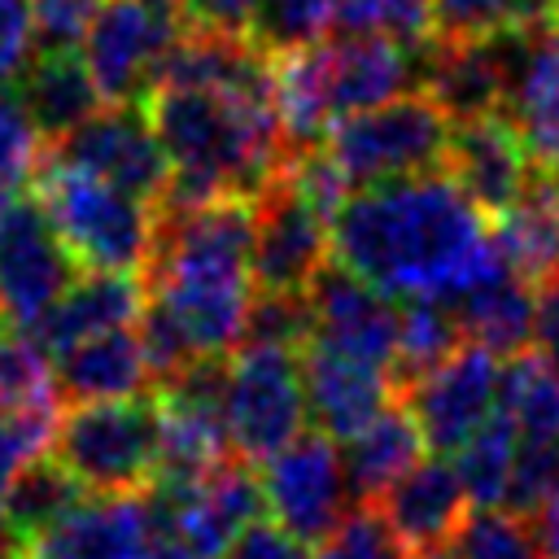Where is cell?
Returning <instances> with one entry per match:
<instances>
[{"label": "cell", "instance_id": "cell-1", "mask_svg": "<svg viewBox=\"0 0 559 559\" xmlns=\"http://www.w3.org/2000/svg\"><path fill=\"white\" fill-rule=\"evenodd\" d=\"M489 214L445 170L367 183L332 218V258L384 297L459 301L476 284L511 271Z\"/></svg>", "mask_w": 559, "mask_h": 559}, {"label": "cell", "instance_id": "cell-2", "mask_svg": "<svg viewBox=\"0 0 559 559\" xmlns=\"http://www.w3.org/2000/svg\"><path fill=\"white\" fill-rule=\"evenodd\" d=\"M140 105L170 162V183L157 210H183L227 192L258 197L288 162L271 57L258 44L223 79L153 83Z\"/></svg>", "mask_w": 559, "mask_h": 559}, {"label": "cell", "instance_id": "cell-3", "mask_svg": "<svg viewBox=\"0 0 559 559\" xmlns=\"http://www.w3.org/2000/svg\"><path fill=\"white\" fill-rule=\"evenodd\" d=\"M253 197L227 192L183 210H157L148 249V306L170 319L192 358H231L253 306Z\"/></svg>", "mask_w": 559, "mask_h": 559}, {"label": "cell", "instance_id": "cell-4", "mask_svg": "<svg viewBox=\"0 0 559 559\" xmlns=\"http://www.w3.org/2000/svg\"><path fill=\"white\" fill-rule=\"evenodd\" d=\"M35 201L83 271H144L157 205L52 153L35 170Z\"/></svg>", "mask_w": 559, "mask_h": 559}, {"label": "cell", "instance_id": "cell-5", "mask_svg": "<svg viewBox=\"0 0 559 559\" xmlns=\"http://www.w3.org/2000/svg\"><path fill=\"white\" fill-rule=\"evenodd\" d=\"M48 454L87 493H140L157 472V397H105L70 402L57 415Z\"/></svg>", "mask_w": 559, "mask_h": 559}, {"label": "cell", "instance_id": "cell-6", "mask_svg": "<svg viewBox=\"0 0 559 559\" xmlns=\"http://www.w3.org/2000/svg\"><path fill=\"white\" fill-rule=\"evenodd\" d=\"M450 127V114L424 87H411L371 109L336 118L323 135V148L345 170L349 188H367L380 179H402L441 166Z\"/></svg>", "mask_w": 559, "mask_h": 559}, {"label": "cell", "instance_id": "cell-7", "mask_svg": "<svg viewBox=\"0 0 559 559\" xmlns=\"http://www.w3.org/2000/svg\"><path fill=\"white\" fill-rule=\"evenodd\" d=\"M306 384L301 349L249 341L236 345L223 376V424L231 454L245 463L271 459L306 428Z\"/></svg>", "mask_w": 559, "mask_h": 559}, {"label": "cell", "instance_id": "cell-8", "mask_svg": "<svg viewBox=\"0 0 559 559\" xmlns=\"http://www.w3.org/2000/svg\"><path fill=\"white\" fill-rule=\"evenodd\" d=\"M262 498L266 515L280 520L293 537L306 546H319L354 507L349 480H345V459L332 445L328 432H297L288 445H280L271 459H262Z\"/></svg>", "mask_w": 559, "mask_h": 559}, {"label": "cell", "instance_id": "cell-9", "mask_svg": "<svg viewBox=\"0 0 559 559\" xmlns=\"http://www.w3.org/2000/svg\"><path fill=\"white\" fill-rule=\"evenodd\" d=\"M502 114L537 170L559 175V4L502 31Z\"/></svg>", "mask_w": 559, "mask_h": 559}, {"label": "cell", "instance_id": "cell-10", "mask_svg": "<svg viewBox=\"0 0 559 559\" xmlns=\"http://www.w3.org/2000/svg\"><path fill=\"white\" fill-rule=\"evenodd\" d=\"M83 266L61 245L39 201H17L0 214V323L31 332Z\"/></svg>", "mask_w": 559, "mask_h": 559}, {"label": "cell", "instance_id": "cell-11", "mask_svg": "<svg viewBox=\"0 0 559 559\" xmlns=\"http://www.w3.org/2000/svg\"><path fill=\"white\" fill-rule=\"evenodd\" d=\"M188 26L153 13L144 0H105L79 44V57L105 105H140L166 48Z\"/></svg>", "mask_w": 559, "mask_h": 559}, {"label": "cell", "instance_id": "cell-12", "mask_svg": "<svg viewBox=\"0 0 559 559\" xmlns=\"http://www.w3.org/2000/svg\"><path fill=\"white\" fill-rule=\"evenodd\" d=\"M332 253V223L284 179L253 197L249 271L258 293H306Z\"/></svg>", "mask_w": 559, "mask_h": 559}, {"label": "cell", "instance_id": "cell-13", "mask_svg": "<svg viewBox=\"0 0 559 559\" xmlns=\"http://www.w3.org/2000/svg\"><path fill=\"white\" fill-rule=\"evenodd\" d=\"M52 157L87 166L148 205H157L170 183V162L144 105H100L74 131L52 140Z\"/></svg>", "mask_w": 559, "mask_h": 559}, {"label": "cell", "instance_id": "cell-14", "mask_svg": "<svg viewBox=\"0 0 559 559\" xmlns=\"http://www.w3.org/2000/svg\"><path fill=\"white\" fill-rule=\"evenodd\" d=\"M498 354L467 341L445 362L406 384V406L419 419L424 445L454 454L498 406Z\"/></svg>", "mask_w": 559, "mask_h": 559}, {"label": "cell", "instance_id": "cell-15", "mask_svg": "<svg viewBox=\"0 0 559 559\" xmlns=\"http://www.w3.org/2000/svg\"><path fill=\"white\" fill-rule=\"evenodd\" d=\"M310 301V336L319 345H332L341 354L380 362L393 371V345H397V310L393 297L345 271L336 258L319 266V275L306 288Z\"/></svg>", "mask_w": 559, "mask_h": 559}, {"label": "cell", "instance_id": "cell-16", "mask_svg": "<svg viewBox=\"0 0 559 559\" xmlns=\"http://www.w3.org/2000/svg\"><path fill=\"white\" fill-rule=\"evenodd\" d=\"M153 520L140 493H96L74 502L44 533L22 542L17 559H148Z\"/></svg>", "mask_w": 559, "mask_h": 559}, {"label": "cell", "instance_id": "cell-17", "mask_svg": "<svg viewBox=\"0 0 559 559\" xmlns=\"http://www.w3.org/2000/svg\"><path fill=\"white\" fill-rule=\"evenodd\" d=\"M301 384H306V415L332 441H349L397 397V380L389 367L341 354L319 341L301 345Z\"/></svg>", "mask_w": 559, "mask_h": 559}, {"label": "cell", "instance_id": "cell-18", "mask_svg": "<svg viewBox=\"0 0 559 559\" xmlns=\"http://www.w3.org/2000/svg\"><path fill=\"white\" fill-rule=\"evenodd\" d=\"M441 166L463 183V192L485 214L507 210L528 188V179L537 175V166H533L520 131L511 127V118L502 109L454 122Z\"/></svg>", "mask_w": 559, "mask_h": 559}, {"label": "cell", "instance_id": "cell-19", "mask_svg": "<svg viewBox=\"0 0 559 559\" xmlns=\"http://www.w3.org/2000/svg\"><path fill=\"white\" fill-rule=\"evenodd\" d=\"M323 70H328V105L332 122L358 109H371L424 74V52L393 44L384 35H336L323 39Z\"/></svg>", "mask_w": 559, "mask_h": 559}, {"label": "cell", "instance_id": "cell-20", "mask_svg": "<svg viewBox=\"0 0 559 559\" xmlns=\"http://www.w3.org/2000/svg\"><path fill=\"white\" fill-rule=\"evenodd\" d=\"M140 314H144V280L135 271H92V275H74V284L52 301V310L31 328V336L48 358H57L87 336L140 323Z\"/></svg>", "mask_w": 559, "mask_h": 559}, {"label": "cell", "instance_id": "cell-21", "mask_svg": "<svg viewBox=\"0 0 559 559\" xmlns=\"http://www.w3.org/2000/svg\"><path fill=\"white\" fill-rule=\"evenodd\" d=\"M376 507L384 511V520L393 524V533L411 550H437V546H445L459 533L463 515L472 511L454 463H445L441 454L437 459H419L411 472H402L376 498Z\"/></svg>", "mask_w": 559, "mask_h": 559}, {"label": "cell", "instance_id": "cell-22", "mask_svg": "<svg viewBox=\"0 0 559 559\" xmlns=\"http://www.w3.org/2000/svg\"><path fill=\"white\" fill-rule=\"evenodd\" d=\"M502 44L498 35L480 39H441L424 52V92L450 114V122L498 114L502 109Z\"/></svg>", "mask_w": 559, "mask_h": 559}, {"label": "cell", "instance_id": "cell-23", "mask_svg": "<svg viewBox=\"0 0 559 559\" xmlns=\"http://www.w3.org/2000/svg\"><path fill=\"white\" fill-rule=\"evenodd\" d=\"M57 393L66 402H105V397H135L148 389L153 371L140 345V332L114 328L87 336L57 354Z\"/></svg>", "mask_w": 559, "mask_h": 559}, {"label": "cell", "instance_id": "cell-24", "mask_svg": "<svg viewBox=\"0 0 559 559\" xmlns=\"http://www.w3.org/2000/svg\"><path fill=\"white\" fill-rule=\"evenodd\" d=\"M489 231L515 275L533 284L559 280V175L537 170L528 188L493 214Z\"/></svg>", "mask_w": 559, "mask_h": 559}, {"label": "cell", "instance_id": "cell-25", "mask_svg": "<svg viewBox=\"0 0 559 559\" xmlns=\"http://www.w3.org/2000/svg\"><path fill=\"white\" fill-rule=\"evenodd\" d=\"M424 432H419V419L406 402H389L367 428H358L341 459H345V480H349V493L354 502H376L402 472H411L419 459H424Z\"/></svg>", "mask_w": 559, "mask_h": 559}, {"label": "cell", "instance_id": "cell-26", "mask_svg": "<svg viewBox=\"0 0 559 559\" xmlns=\"http://www.w3.org/2000/svg\"><path fill=\"white\" fill-rule=\"evenodd\" d=\"M17 79H22L17 92L26 100V114L35 118V127L48 144L61 140L66 131H74L87 114H96L105 105L74 48H39Z\"/></svg>", "mask_w": 559, "mask_h": 559}, {"label": "cell", "instance_id": "cell-27", "mask_svg": "<svg viewBox=\"0 0 559 559\" xmlns=\"http://www.w3.org/2000/svg\"><path fill=\"white\" fill-rule=\"evenodd\" d=\"M450 306H454V319H459L467 341H476L493 354H515L533 336L537 284L515 275V271H502V275L476 284L472 293H463Z\"/></svg>", "mask_w": 559, "mask_h": 559}, {"label": "cell", "instance_id": "cell-28", "mask_svg": "<svg viewBox=\"0 0 559 559\" xmlns=\"http://www.w3.org/2000/svg\"><path fill=\"white\" fill-rule=\"evenodd\" d=\"M83 498H87V489L52 454H39L17 472V480H13L9 498H4V511H0V533L17 550L22 542L44 533L52 520H61Z\"/></svg>", "mask_w": 559, "mask_h": 559}, {"label": "cell", "instance_id": "cell-29", "mask_svg": "<svg viewBox=\"0 0 559 559\" xmlns=\"http://www.w3.org/2000/svg\"><path fill=\"white\" fill-rule=\"evenodd\" d=\"M498 411L515 424L520 441H550L559 437V367L542 354H511L498 371Z\"/></svg>", "mask_w": 559, "mask_h": 559}, {"label": "cell", "instance_id": "cell-30", "mask_svg": "<svg viewBox=\"0 0 559 559\" xmlns=\"http://www.w3.org/2000/svg\"><path fill=\"white\" fill-rule=\"evenodd\" d=\"M459 345H463V328H459L450 301H432V297L406 301V310H397V345H393L397 389H406L411 380H419L424 371L445 362Z\"/></svg>", "mask_w": 559, "mask_h": 559}, {"label": "cell", "instance_id": "cell-31", "mask_svg": "<svg viewBox=\"0 0 559 559\" xmlns=\"http://www.w3.org/2000/svg\"><path fill=\"white\" fill-rule=\"evenodd\" d=\"M520 454V432L515 424L493 411L459 450H454V472L463 480V493L472 507H502L507 485H511V467Z\"/></svg>", "mask_w": 559, "mask_h": 559}, {"label": "cell", "instance_id": "cell-32", "mask_svg": "<svg viewBox=\"0 0 559 559\" xmlns=\"http://www.w3.org/2000/svg\"><path fill=\"white\" fill-rule=\"evenodd\" d=\"M336 35H384L393 44L428 52L437 44L432 0H341Z\"/></svg>", "mask_w": 559, "mask_h": 559}, {"label": "cell", "instance_id": "cell-33", "mask_svg": "<svg viewBox=\"0 0 559 559\" xmlns=\"http://www.w3.org/2000/svg\"><path fill=\"white\" fill-rule=\"evenodd\" d=\"M57 402L61 393L52 358L35 345L31 332L0 323V411H44Z\"/></svg>", "mask_w": 559, "mask_h": 559}, {"label": "cell", "instance_id": "cell-34", "mask_svg": "<svg viewBox=\"0 0 559 559\" xmlns=\"http://www.w3.org/2000/svg\"><path fill=\"white\" fill-rule=\"evenodd\" d=\"M450 542L459 559H546L537 528L511 507H472Z\"/></svg>", "mask_w": 559, "mask_h": 559}, {"label": "cell", "instance_id": "cell-35", "mask_svg": "<svg viewBox=\"0 0 559 559\" xmlns=\"http://www.w3.org/2000/svg\"><path fill=\"white\" fill-rule=\"evenodd\" d=\"M336 4L341 0H258L249 39L271 57L288 48H306L323 39L336 26Z\"/></svg>", "mask_w": 559, "mask_h": 559}, {"label": "cell", "instance_id": "cell-36", "mask_svg": "<svg viewBox=\"0 0 559 559\" xmlns=\"http://www.w3.org/2000/svg\"><path fill=\"white\" fill-rule=\"evenodd\" d=\"M310 559H411V546L393 533L376 502H354Z\"/></svg>", "mask_w": 559, "mask_h": 559}, {"label": "cell", "instance_id": "cell-37", "mask_svg": "<svg viewBox=\"0 0 559 559\" xmlns=\"http://www.w3.org/2000/svg\"><path fill=\"white\" fill-rule=\"evenodd\" d=\"M555 9V0H432L437 35L441 39H480L502 35L537 13Z\"/></svg>", "mask_w": 559, "mask_h": 559}, {"label": "cell", "instance_id": "cell-38", "mask_svg": "<svg viewBox=\"0 0 559 559\" xmlns=\"http://www.w3.org/2000/svg\"><path fill=\"white\" fill-rule=\"evenodd\" d=\"M52 428H57V406H44V411H0V511H4V498H9V489L17 480V472L31 459L48 454ZM0 555H13L4 533H0Z\"/></svg>", "mask_w": 559, "mask_h": 559}, {"label": "cell", "instance_id": "cell-39", "mask_svg": "<svg viewBox=\"0 0 559 559\" xmlns=\"http://www.w3.org/2000/svg\"><path fill=\"white\" fill-rule=\"evenodd\" d=\"M44 135L35 127V118L26 114V100L17 87L0 83V188H17L26 179H35L39 162H44Z\"/></svg>", "mask_w": 559, "mask_h": 559}, {"label": "cell", "instance_id": "cell-40", "mask_svg": "<svg viewBox=\"0 0 559 559\" xmlns=\"http://www.w3.org/2000/svg\"><path fill=\"white\" fill-rule=\"evenodd\" d=\"M555 498H559V437H550V441H520V454H515L502 507H511L520 515H537Z\"/></svg>", "mask_w": 559, "mask_h": 559}, {"label": "cell", "instance_id": "cell-41", "mask_svg": "<svg viewBox=\"0 0 559 559\" xmlns=\"http://www.w3.org/2000/svg\"><path fill=\"white\" fill-rule=\"evenodd\" d=\"M105 0H31L35 48H79Z\"/></svg>", "mask_w": 559, "mask_h": 559}, {"label": "cell", "instance_id": "cell-42", "mask_svg": "<svg viewBox=\"0 0 559 559\" xmlns=\"http://www.w3.org/2000/svg\"><path fill=\"white\" fill-rule=\"evenodd\" d=\"M223 559H310V550H306V542L293 537L280 520L258 515V520H249V524L236 533V542L227 546Z\"/></svg>", "mask_w": 559, "mask_h": 559}, {"label": "cell", "instance_id": "cell-43", "mask_svg": "<svg viewBox=\"0 0 559 559\" xmlns=\"http://www.w3.org/2000/svg\"><path fill=\"white\" fill-rule=\"evenodd\" d=\"M35 52L31 0H0V83H13Z\"/></svg>", "mask_w": 559, "mask_h": 559}, {"label": "cell", "instance_id": "cell-44", "mask_svg": "<svg viewBox=\"0 0 559 559\" xmlns=\"http://www.w3.org/2000/svg\"><path fill=\"white\" fill-rule=\"evenodd\" d=\"M258 0H183V22L197 31H227L249 35Z\"/></svg>", "mask_w": 559, "mask_h": 559}, {"label": "cell", "instance_id": "cell-45", "mask_svg": "<svg viewBox=\"0 0 559 559\" xmlns=\"http://www.w3.org/2000/svg\"><path fill=\"white\" fill-rule=\"evenodd\" d=\"M533 345L537 354L559 367V280L537 284V306H533Z\"/></svg>", "mask_w": 559, "mask_h": 559}, {"label": "cell", "instance_id": "cell-46", "mask_svg": "<svg viewBox=\"0 0 559 559\" xmlns=\"http://www.w3.org/2000/svg\"><path fill=\"white\" fill-rule=\"evenodd\" d=\"M533 528H537L542 555H546V559H559V498L537 511V524H533Z\"/></svg>", "mask_w": 559, "mask_h": 559}, {"label": "cell", "instance_id": "cell-47", "mask_svg": "<svg viewBox=\"0 0 559 559\" xmlns=\"http://www.w3.org/2000/svg\"><path fill=\"white\" fill-rule=\"evenodd\" d=\"M148 559H201V555H192V550H188L183 542H175V537H153Z\"/></svg>", "mask_w": 559, "mask_h": 559}, {"label": "cell", "instance_id": "cell-48", "mask_svg": "<svg viewBox=\"0 0 559 559\" xmlns=\"http://www.w3.org/2000/svg\"><path fill=\"white\" fill-rule=\"evenodd\" d=\"M415 559H459V555H450V550H441V546H437V550H419Z\"/></svg>", "mask_w": 559, "mask_h": 559}, {"label": "cell", "instance_id": "cell-49", "mask_svg": "<svg viewBox=\"0 0 559 559\" xmlns=\"http://www.w3.org/2000/svg\"><path fill=\"white\" fill-rule=\"evenodd\" d=\"M13 205V188H0V214Z\"/></svg>", "mask_w": 559, "mask_h": 559}, {"label": "cell", "instance_id": "cell-50", "mask_svg": "<svg viewBox=\"0 0 559 559\" xmlns=\"http://www.w3.org/2000/svg\"><path fill=\"white\" fill-rule=\"evenodd\" d=\"M555 4H559V0H555Z\"/></svg>", "mask_w": 559, "mask_h": 559}]
</instances>
